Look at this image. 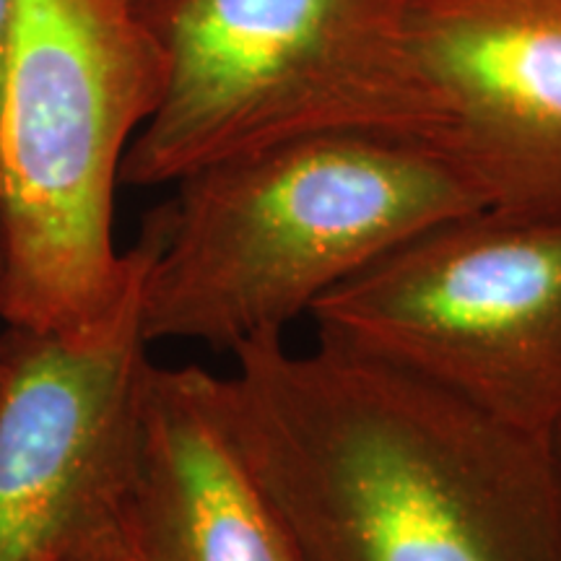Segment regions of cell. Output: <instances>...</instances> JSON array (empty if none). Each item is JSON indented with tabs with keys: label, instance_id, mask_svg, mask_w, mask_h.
Here are the masks:
<instances>
[{
	"label": "cell",
	"instance_id": "cell-1",
	"mask_svg": "<svg viewBox=\"0 0 561 561\" xmlns=\"http://www.w3.org/2000/svg\"><path fill=\"white\" fill-rule=\"evenodd\" d=\"M231 354L224 419L301 561H561L549 439L325 339Z\"/></svg>",
	"mask_w": 561,
	"mask_h": 561
},
{
	"label": "cell",
	"instance_id": "cell-2",
	"mask_svg": "<svg viewBox=\"0 0 561 561\" xmlns=\"http://www.w3.org/2000/svg\"><path fill=\"white\" fill-rule=\"evenodd\" d=\"M140 234V333L234 351L284 335L322 297L434 224L483 208L442 153L322 133L174 182Z\"/></svg>",
	"mask_w": 561,
	"mask_h": 561
},
{
	"label": "cell",
	"instance_id": "cell-3",
	"mask_svg": "<svg viewBox=\"0 0 561 561\" xmlns=\"http://www.w3.org/2000/svg\"><path fill=\"white\" fill-rule=\"evenodd\" d=\"M149 21L117 0H16L0 96V320L68 331L112 310L144 268L117 252L125 151L164 91Z\"/></svg>",
	"mask_w": 561,
	"mask_h": 561
},
{
	"label": "cell",
	"instance_id": "cell-4",
	"mask_svg": "<svg viewBox=\"0 0 561 561\" xmlns=\"http://www.w3.org/2000/svg\"><path fill=\"white\" fill-rule=\"evenodd\" d=\"M409 0H172L151 30L164 91L121 182L161 187L240 153L322 133L432 149L405 53Z\"/></svg>",
	"mask_w": 561,
	"mask_h": 561
},
{
	"label": "cell",
	"instance_id": "cell-5",
	"mask_svg": "<svg viewBox=\"0 0 561 561\" xmlns=\"http://www.w3.org/2000/svg\"><path fill=\"white\" fill-rule=\"evenodd\" d=\"M310 318L318 339L549 439L561 421V214L483 206L434 224Z\"/></svg>",
	"mask_w": 561,
	"mask_h": 561
},
{
	"label": "cell",
	"instance_id": "cell-6",
	"mask_svg": "<svg viewBox=\"0 0 561 561\" xmlns=\"http://www.w3.org/2000/svg\"><path fill=\"white\" fill-rule=\"evenodd\" d=\"M140 280L83 325L0 335V561H58L117 515L149 364Z\"/></svg>",
	"mask_w": 561,
	"mask_h": 561
},
{
	"label": "cell",
	"instance_id": "cell-7",
	"mask_svg": "<svg viewBox=\"0 0 561 561\" xmlns=\"http://www.w3.org/2000/svg\"><path fill=\"white\" fill-rule=\"evenodd\" d=\"M405 53L483 206L561 214V0H409Z\"/></svg>",
	"mask_w": 561,
	"mask_h": 561
},
{
	"label": "cell",
	"instance_id": "cell-8",
	"mask_svg": "<svg viewBox=\"0 0 561 561\" xmlns=\"http://www.w3.org/2000/svg\"><path fill=\"white\" fill-rule=\"evenodd\" d=\"M117 525L130 561H301L201 367L146 364Z\"/></svg>",
	"mask_w": 561,
	"mask_h": 561
},
{
	"label": "cell",
	"instance_id": "cell-9",
	"mask_svg": "<svg viewBox=\"0 0 561 561\" xmlns=\"http://www.w3.org/2000/svg\"><path fill=\"white\" fill-rule=\"evenodd\" d=\"M58 561H130L117 515L110 523L91 530L89 536H83L81 541H76Z\"/></svg>",
	"mask_w": 561,
	"mask_h": 561
},
{
	"label": "cell",
	"instance_id": "cell-10",
	"mask_svg": "<svg viewBox=\"0 0 561 561\" xmlns=\"http://www.w3.org/2000/svg\"><path fill=\"white\" fill-rule=\"evenodd\" d=\"M13 5H16V0H0V96H3L5 58H9V42L13 30ZM0 268H3V257H0Z\"/></svg>",
	"mask_w": 561,
	"mask_h": 561
},
{
	"label": "cell",
	"instance_id": "cell-11",
	"mask_svg": "<svg viewBox=\"0 0 561 561\" xmlns=\"http://www.w3.org/2000/svg\"><path fill=\"white\" fill-rule=\"evenodd\" d=\"M117 3L125 5L130 13H136V16L149 21L151 24V21L157 19L161 11H164L172 0H117Z\"/></svg>",
	"mask_w": 561,
	"mask_h": 561
},
{
	"label": "cell",
	"instance_id": "cell-12",
	"mask_svg": "<svg viewBox=\"0 0 561 561\" xmlns=\"http://www.w3.org/2000/svg\"><path fill=\"white\" fill-rule=\"evenodd\" d=\"M549 442H551V453H553V460H557V468H559V473H561V421H559L557 426H553V432H551Z\"/></svg>",
	"mask_w": 561,
	"mask_h": 561
},
{
	"label": "cell",
	"instance_id": "cell-13",
	"mask_svg": "<svg viewBox=\"0 0 561 561\" xmlns=\"http://www.w3.org/2000/svg\"><path fill=\"white\" fill-rule=\"evenodd\" d=\"M0 385H3V354H0Z\"/></svg>",
	"mask_w": 561,
	"mask_h": 561
}]
</instances>
